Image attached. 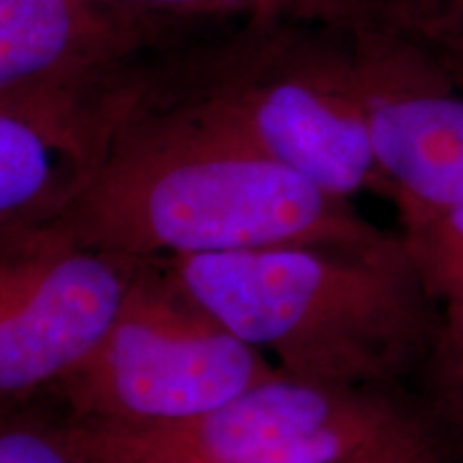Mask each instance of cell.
Masks as SVG:
<instances>
[{"label": "cell", "instance_id": "6da1fadb", "mask_svg": "<svg viewBox=\"0 0 463 463\" xmlns=\"http://www.w3.org/2000/svg\"><path fill=\"white\" fill-rule=\"evenodd\" d=\"M75 241L129 260L270 247L403 256L399 232L303 174L183 116L129 106L82 187L54 217Z\"/></svg>", "mask_w": 463, "mask_h": 463}, {"label": "cell", "instance_id": "7a4b0ae2", "mask_svg": "<svg viewBox=\"0 0 463 463\" xmlns=\"http://www.w3.org/2000/svg\"><path fill=\"white\" fill-rule=\"evenodd\" d=\"M136 103L170 112L352 200L392 198L356 34L286 11L222 22L144 56Z\"/></svg>", "mask_w": 463, "mask_h": 463}, {"label": "cell", "instance_id": "3957f363", "mask_svg": "<svg viewBox=\"0 0 463 463\" xmlns=\"http://www.w3.org/2000/svg\"><path fill=\"white\" fill-rule=\"evenodd\" d=\"M161 262L230 331L300 378L405 386L438 331L439 305L408 253L270 247Z\"/></svg>", "mask_w": 463, "mask_h": 463}, {"label": "cell", "instance_id": "277c9868", "mask_svg": "<svg viewBox=\"0 0 463 463\" xmlns=\"http://www.w3.org/2000/svg\"><path fill=\"white\" fill-rule=\"evenodd\" d=\"M71 422L90 463H450L457 447L430 403L403 386L281 369L187 422Z\"/></svg>", "mask_w": 463, "mask_h": 463}, {"label": "cell", "instance_id": "5b68a950", "mask_svg": "<svg viewBox=\"0 0 463 463\" xmlns=\"http://www.w3.org/2000/svg\"><path fill=\"white\" fill-rule=\"evenodd\" d=\"M275 372L191 298L161 260H148L112 326L50 402L84 425H174L222 408Z\"/></svg>", "mask_w": 463, "mask_h": 463}, {"label": "cell", "instance_id": "8992f818", "mask_svg": "<svg viewBox=\"0 0 463 463\" xmlns=\"http://www.w3.org/2000/svg\"><path fill=\"white\" fill-rule=\"evenodd\" d=\"M140 262L54 219L0 234V410L50 402L112 326Z\"/></svg>", "mask_w": 463, "mask_h": 463}, {"label": "cell", "instance_id": "52a82bcc", "mask_svg": "<svg viewBox=\"0 0 463 463\" xmlns=\"http://www.w3.org/2000/svg\"><path fill=\"white\" fill-rule=\"evenodd\" d=\"M202 26L89 0H0V99L112 90L144 56Z\"/></svg>", "mask_w": 463, "mask_h": 463}, {"label": "cell", "instance_id": "ba28073f", "mask_svg": "<svg viewBox=\"0 0 463 463\" xmlns=\"http://www.w3.org/2000/svg\"><path fill=\"white\" fill-rule=\"evenodd\" d=\"M364 103L391 202H463V90L391 34H358Z\"/></svg>", "mask_w": 463, "mask_h": 463}, {"label": "cell", "instance_id": "9c48e42d", "mask_svg": "<svg viewBox=\"0 0 463 463\" xmlns=\"http://www.w3.org/2000/svg\"><path fill=\"white\" fill-rule=\"evenodd\" d=\"M129 103L99 95L0 99V234L50 222L82 187Z\"/></svg>", "mask_w": 463, "mask_h": 463}, {"label": "cell", "instance_id": "30bf717a", "mask_svg": "<svg viewBox=\"0 0 463 463\" xmlns=\"http://www.w3.org/2000/svg\"><path fill=\"white\" fill-rule=\"evenodd\" d=\"M405 251L431 297H463V202H397Z\"/></svg>", "mask_w": 463, "mask_h": 463}, {"label": "cell", "instance_id": "8fae6325", "mask_svg": "<svg viewBox=\"0 0 463 463\" xmlns=\"http://www.w3.org/2000/svg\"><path fill=\"white\" fill-rule=\"evenodd\" d=\"M380 33L463 90V0H384Z\"/></svg>", "mask_w": 463, "mask_h": 463}, {"label": "cell", "instance_id": "7c38bea8", "mask_svg": "<svg viewBox=\"0 0 463 463\" xmlns=\"http://www.w3.org/2000/svg\"><path fill=\"white\" fill-rule=\"evenodd\" d=\"M0 463H90L69 416L52 402L0 410Z\"/></svg>", "mask_w": 463, "mask_h": 463}, {"label": "cell", "instance_id": "4fadbf2b", "mask_svg": "<svg viewBox=\"0 0 463 463\" xmlns=\"http://www.w3.org/2000/svg\"><path fill=\"white\" fill-rule=\"evenodd\" d=\"M438 331L419 378L425 399L457 444L463 442V297L439 300Z\"/></svg>", "mask_w": 463, "mask_h": 463}, {"label": "cell", "instance_id": "5bb4252c", "mask_svg": "<svg viewBox=\"0 0 463 463\" xmlns=\"http://www.w3.org/2000/svg\"><path fill=\"white\" fill-rule=\"evenodd\" d=\"M89 3L129 11V14L176 22H200V24H217V22L286 11L281 0H89Z\"/></svg>", "mask_w": 463, "mask_h": 463}, {"label": "cell", "instance_id": "9a60e30c", "mask_svg": "<svg viewBox=\"0 0 463 463\" xmlns=\"http://www.w3.org/2000/svg\"><path fill=\"white\" fill-rule=\"evenodd\" d=\"M288 14L324 22L354 34L378 33L384 0H281Z\"/></svg>", "mask_w": 463, "mask_h": 463}]
</instances>
